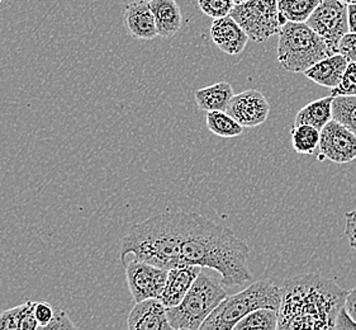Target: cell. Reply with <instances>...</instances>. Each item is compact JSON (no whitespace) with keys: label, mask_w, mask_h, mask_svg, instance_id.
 Here are the masks:
<instances>
[{"label":"cell","mask_w":356,"mask_h":330,"mask_svg":"<svg viewBox=\"0 0 356 330\" xmlns=\"http://www.w3.org/2000/svg\"><path fill=\"white\" fill-rule=\"evenodd\" d=\"M202 269V267L193 265H180L169 269L164 291L159 299L165 308H174L183 301Z\"/></svg>","instance_id":"14"},{"label":"cell","mask_w":356,"mask_h":330,"mask_svg":"<svg viewBox=\"0 0 356 330\" xmlns=\"http://www.w3.org/2000/svg\"><path fill=\"white\" fill-rule=\"evenodd\" d=\"M278 35V61L286 72H307L321 60L337 54L306 23L286 22Z\"/></svg>","instance_id":"5"},{"label":"cell","mask_w":356,"mask_h":330,"mask_svg":"<svg viewBox=\"0 0 356 330\" xmlns=\"http://www.w3.org/2000/svg\"><path fill=\"white\" fill-rule=\"evenodd\" d=\"M211 37L214 45L227 55L241 54L250 40L246 32L231 15L214 19Z\"/></svg>","instance_id":"15"},{"label":"cell","mask_w":356,"mask_h":330,"mask_svg":"<svg viewBox=\"0 0 356 330\" xmlns=\"http://www.w3.org/2000/svg\"><path fill=\"white\" fill-rule=\"evenodd\" d=\"M348 19H349V32L356 33V1L348 4Z\"/></svg>","instance_id":"33"},{"label":"cell","mask_w":356,"mask_h":330,"mask_svg":"<svg viewBox=\"0 0 356 330\" xmlns=\"http://www.w3.org/2000/svg\"><path fill=\"white\" fill-rule=\"evenodd\" d=\"M206 123L207 127L216 136L231 139L243 135V126L237 123L234 117L228 115L227 112H207Z\"/></svg>","instance_id":"20"},{"label":"cell","mask_w":356,"mask_h":330,"mask_svg":"<svg viewBox=\"0 0 356 330\" xmlns=\"http://www.w3.org/2000/svg\"><path fill=\"white\" fill-rule=\"evenodd\" d=\"M278 324H271V325H252V327H243L236 324L232 330H277Z\"/></svg>","instance_id":"34"},{"label":"cell","mask_w":356,"mask_h":330,"mask_svg":"<svg viewBox=\"0 0 356 330\" xmlns=\"http://www.w3.org/2000/svg\"><path fill=\"white\" fill-rule=\"evenodd\" d=\"M123 24L129 36L141 41H151L159 36L156 23L149 0H135L123 12Z\"/></svg>","instance_id":"13"},{"label":"cell","mask_w":356,"mask_h":330,"mask_svg":"<svg viewBox=\"0 0 356 330\" xmlns=\"http://www.w3.org/2000/svg\"><path fill=\"white\" fill-rule=\"evenodd\" d=\"M226 112L243 127L252 129L263 125L268 120L270 104L260 91L248 89L234 95Z\"/></svg>","instance_id":"11"},{"label":"cell","mask_w":356,"mask_h":330,"mask_svg":"<svg viewBox=\"0 0 356 330\" xmlns=\"http://www.w3.org/2000/svg\"><path fill=\"white\" fill-rule=\"evenodd\" d=\"M279 0H246L236 4L231 12L251 41L263 43L282 29Z\"/></svg>","instance_id":"7"},{"label":"cell","mask_w":356,"mask_h":330,"mask_svg":"<svg viewBox=\"0 0 356 330\" xmlns=\"http://www.w3.org/2000/svg\"><path fill=\"white\" fill-rule=\"evenodd\" d=\"M33 311H35L38 325H47L51 323V320L54 319L55 313H56L49 302L44 301L35 302Z\"/></svg>","instance_id":"28"},{"label":"cell","mask_w":356,"mask_h":330,"mask_svg":"<svg viewBox=\"0 0 356 330\" xmlns=\"http://www.w3.org/2000/svg\"><path fill=\"white\" fill-rule=\"evenodd\" d=\"M322 0H279V13L288 22L306 23Z\"/></svg>","instance_id":"21"},{"label":"cell","mask_w":356,"mask_h":330,"mask_svg":"<svg viewBox=\"0 0 356 330\" xmlns=\"http://www.w3.org/2000/svg\"><path fill=\"white\" fill-rule=\"evenodd\" d=\"M175 330H188V329H175Z\"/></svg>","instance_id":"38"},{"label":"cell","mask_w":356,"mask_h":330,"mask_svg":"<svg viewBox=\"0 0 356 330\" xmlns=\"http://www.w3.org/2000/svg\"><path fill=\"white\" fill-rule=\"evenodd\" d=\"M348 64L349 60L339 52L321 60L303 74L316 84L334 89L340 84Z\"/></svg>","instance_id":"17"},{"label":"cell","mask_w":356,"mask_h":330,"mask_svg":"<svg viewBox=\"0 0 356 330\" xmlns=\"http://www.w3.org/2000/svg\"><path fill=\"white\" fill-rule=\"evenodd\" d=\"M332 120L356 135V95H340L332 102Z\"/></svg>","instance_id":"23"},{"label":"cell","mask_w":356,"mask_h":330,"mask_svg":"<svg viewBox=\"0 0 356 330\" xmlns=\"http://www.w3.org/2000/svg\"><path fill=\"white\" fill-rule=\"evenodd\" d=\"M348 292L317 273L285 280L277 330H337Z\"/></svg>","instance_id":"2"},{"label":"cell","mask_w":356,"mask_h":330,"mask_svg":"<svg viewBox=\"0 0 356 330\" xmlns=\"http://www.w3.org/2000/svg\"><path fill=\"white\" fill-rule=\"evenodd\" d=\"M60 330H78L76 329V327H75V324L72 323V319L67 315V313H65L64 314Z\"/></svg>","instance_id":"35"},{"label":"cell","mask_w":356,"mask_h":330,"mask_svg":"<svg viewBox=\"0 0 356 330\" xmlns=\"http://www.w3.org/2000/svg\"><path fill=\"white\" fill-rule=\"evenodd\" d=\"M65 313H66L65 310H57L54 319L51 320V323L47 324V325H38L37 330H60Z\"/></svg>","instance_id":"32"},{"label":"cell","mask_w":356,"mask_h":330,"mask_svg":"<svg viewBox=\"0 0 356 330\" xmlns=\"http://www.w3.org/2000/svg\"><path fill=\"white\" fill-rule=\"evenodd\" d=\"M343 308L346 310L348 315L356 323V286L348 292Z\"/></svg>","instance_id":"31"},{"label":"cell","mask_w":356,"mask_h":330,"mask_svg":"<svg viewBox=\"0 0 356 330\" xmlns=\"http://www.w3.org/2000/svg\"><path fill=\"white\" fill-rule=\"evenodd\" d=\"M124 268L129 292L135 302L160 299L168 280V269L141 260H131Z\"/></svg>","instance_id":"9"},{"label":"cell","mask_w":356,"mask_h":330,"mask_svg":"<svg viewBox=\"0 0 356 330\" xmlns=\"http://www.w3.org/2000/svg\"><path fill=\"white\" fill-rule=\"evenodd\" d=\"M24 304L6 310L0 314V330H19L22 315L24 311Z\"/></svg>","instance_id":"26"},{"label":"cell","mask_w":356,"mask_h":330,"mask_svg":"<svg viewBox=\"0 0 356 330\" xmlns=\"http://www.w3.org/2000/svg\"><path fill=\"white\" fill-rule=\"evenodd\" d=\"M243 1H246V0H235V4H241Z\"/></svg>","instance_id":"36"},{"label":"cell","mask_w":356,"mask_h":330,"mask_svg":"<svg viewBox=\"0 0 356 330\" xmlns=\"http://www.w3.org/2000/svg\"><path fill=\"white\" fill-rule=\"evenodd\" d=\"M234 95V88L228 81H218L213 86L195 91L194 98L197 102V106L204 112H226Z\"/></svg>","instance_id":"18"},{"label":"cell","mask_w":356,"mask_h":330,"mask_svg":"<svg viewBox=\"0 0 356 330\" xmlns=\"http://www.w3.org/2000/svg\"><path fill=\"white\" fill-rule=\"evenodd\" d=\"M306 24L339 54L342 37L349 33L348 3L342 0H322L307 19Z\"/></svg>","instance_id":"8"},{"label":"cell","mask_w":356,"mask_h":330,"mask_svg":"<svg viewBox=\"0 0 356 330\" xmlns=\"http://www.w3.org/2000/svg\"><path fill=\"white\" fill-rule=\"evenodd\" d=\"M156 23L157 33L163 38H171L183 26V13L177 0H149Z\"/></svg>","instance_id":"16"},{"label":"cell","mask_w":356,"mask_h":330,"mask_svg":"<svg viewBox=\"0 0 356 330\" xmlns=\"http://www.w3.org/2000/svg\"><path fill=\"white\" fill-rule=\"evenodd\" d=\"M1 1H3V0H0V3H1Z\"/></svg>","instance_id":"39"},{"label":"cell","mask_w":356,"mask_h":330,"mask_svg":"<svg viewBox=\"0 0 356 330\" xmlns=\"http://www.w3.org/2000/svg\"><path fill=\"white\" fill-rule=\"evenodd\" d=\"M331 95H356V63L349 61L340 84L331 89Z\"/></svg>","instance_id":"25"},{"label":"cell","mask_w":356,"mask_h":330,"mask_svg":"<svg viewBox=\"0 0 356 330\" xmlns=\"http://www.w3.org/2000/svg\"><path fill=\"white\" fill-rule=\"evenodd\" d=\"M320 159L348 164L356 159V135L335 120L321 129Z\"/></svg>","instance_id":"10"},{"label":"cell","mask_w":356,"mask_h":330,"mask_svg":"<svg viewBox=\"0 0 356 330\" xmlns=\"http://www.w3.org/2000/svg\"><path fill=\"white\" fill-rule=\"evenodd\" d=\"M339 52L349 61L356 63V33L349 32L342 37L339 45Z\"/></svg>","instance_id":"27"},{"label":"cell","mask_w":356,"mask_h":330,"mask_svg":"<svg viewBox=\"0 0 356 330\" xmlns=\"http://www.w3.org/2000/svg\"><path fill=\"white\" fill-rule=\"evenodd\" d=\"M198 6L204 15L218 19L231 15L236 4L235 0H198Z\"/></svg>","instance_id":"24"},{"label":"cell","mask_w":356,"mask_h":330,"mask_svg":"<svg viewBox=\"0 0 356 330\" xmlns=\"http://www.w3.org/2000/svg\"><path fill=\"white\" fill-rule=\"evenodd\" d=\"M342 1H345V3H348V4H349V3H354L356 0H342Z\"/></svg>","instance_id":"37"},{"label":"cell","mask_w":356,"mask_h":330,"mask_svg":"<svg viewBox=\"0 0 356 330\" xmlns=\"http://www.w3.org/2000/svg\"><path fill=\"white\" fill-rule=\"evenodd\" d=\"M183 223L184 212H168L134 225L122 237V265L141 260L168 271L180 266Z\"/></svg>","instance_id":"3"},{"label":"cell","mask_w":356,"mask_h":330,"mask_svg":"<svg viewBox=\"0 0 356 330\" xmlns=\"http://www.w3.org/2000/svg\"><path fill=\"white\" fill-rule=\"evenodd\" d=\"M280 302L282 288L270 281H257L241 292L227 296L200 330H232L250 313L257 309L279 310Z\"/></svg>","instance_id":"4"},{"label":"cell","mask_w":356,"mask_h":330,"mask_svg":"<svg viewBox=\"0 0 356 330\" xmlns=\"http://www.w3.org/2000/svg\"><path fill=\"white\" fill-rule=\"evenodd\" d=\"M248 244L231 229L195 212H184L180 245L181 265L209 268L221 274V283L235 288L252 281Z\"/></svg>","instance_id":"1"},{"label":"cell","mask_w":356,"mask_h":330,"mask_svg":"<svg viewBox=\"0 0 356 330\" xmlns=\"http://www.w3.org/2000/svg\"><path fill=\"white\" fill-rule=\"evenodd\" d=\"M334 95H327L320 100L308 103L307 106L298 111L294 120V126L309 125L314 129H323L330 121H332V102Z\"/></svg>","instance_id":"19"},{"label":"cell","mask_w":356,"mask_h":330,"mask_svg":"<svg viewBox=\"0 0 356 330\" xmlns=\"http://www.w3.org/2000/svg\"><path fill=\"white\" fill-rule=\"evenodd\" d=\"M321 131L309 125H298L292 129L293 149L298 154L312 155L320 146Z\"/></svg>","instance_id":"22"},{"label":"cell","mask_w":356,"mask_h":330,"mask_svg":"<svg viewBox=\"0 0 356 330\" xmlns=\"http://www.w3.org/2000/svg\"><path fill=\"white\" fill-rule=\"evenodd\" d=\"M129 330H175L172 328L166 308L159 299L136 302L127 317Z\"/></svg>","instance_id":"12"},{"label":"cell","mask_w":356,"mask_h":330,"mask_svg":"<svg viewBox=\"0 0 356 330\" xmlns=\"http://www.w3.org/2000/svg\"><path fill=\"white\" fill-rule=\"evenodd\" d=\"M345 234L349 239V244L356 251V208L345 214Z\"/></svg>","instance_id":"29"},{"label":"cell","mask_w":356,"mask_h":330,"mask_svg":"<svg viewBox=\"0 0 356 330\" xmlns=\"http://www.w3.org/2000/svg\"><path fill=\"white\" fill-rule=\"evenodd\" d=\"M337 330H356V323L348 315L345 308L337 316Z\"/></svg>","instance_id":"30"},{"label":"cell","mask_w":356,"mask_h":330,"mask_svg":"<svg viewBox=\"0 0 356 330\" xmlns=\"http://www.w3.org/2000/svg\"><path fill=\"white\" fill-rule=\"evenodd\" d=\"M227 297L221 282L202 269L183 301L174 308H166L174 329L200 330L207 317Z\"/></svg>","instance_id":"6"}]
</instances>
